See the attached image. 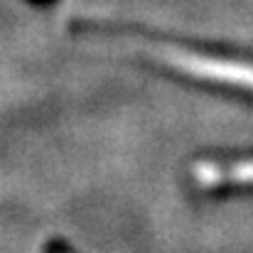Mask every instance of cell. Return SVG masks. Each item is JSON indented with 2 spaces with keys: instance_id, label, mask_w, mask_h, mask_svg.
<instances>
[{
  "instance_id": "6da1fadb",
  "label": "cell",
  "mask_w": 253,
  "mask_h": 253,
  "mask_svg": "<svg viewBox=\"0 0 253 253\" xmlns=\"http://www.w3.org/2000/svg\"><path fill=\"white\" fill-rule=\"evenodd\" d=\"M140 49H143V54L160 59L163 64L179 69L182 74L207 79L214 84L239 86V88L253 91V64L239 62V59H226V57L187 52V49H177V47H165L158 42H140Z\"/></svg>"
},
{
  "instance_id": "7a4b0ae2",
  "label": "cell",
  "mask_w": 253,
  "mask_h": 253,
  "mask_svg": "<svg viewBox=\"0 0 253 253\" xmlns=\"http://www.w3.org/2000/svg\"><path fill=\"white\" fill-rule=\"evenodd\" d=\"M54 253H59V251H54Z\"/></svg>"
}]
</instances>
